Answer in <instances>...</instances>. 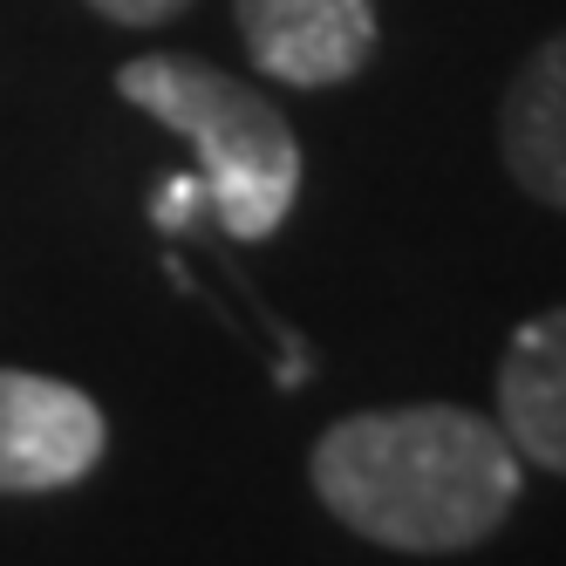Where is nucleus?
Here are the masks:
<instances>
[{"instance_id": "obj_1", "label": "nucleus", "mask_w": 566, "mask_h": 566, "mask_svg": "<svg viewBox=\"0 0 566 566\" xmlns=\"http://www.w3.org/2000/svg\"><path fill=\"white\" fill-rule=\"evenodd\" d=\"M314 492L348 533L389 553H464L492 539L518 499V451L458 402L361 410L321 430Z\"/></svg>"}, {"instance_id": "obj_2", "label": "nucleus", "mask_w": 566, "mask_h": 566, "mask_svg": "<svg viewBox=\"0 0 566 566\" xmlns=\"http://www.w3.org/2000/svg\"><path fill=\"white\" fill-rule=\"evenodd\" d=\"M116 96L191 144L206 198L232 239H273L287 226L301 198V144L253 83L191 55H137L116 69Z\"/></svg>"}, {"instance_id": "obj_3", "label": "nucleus", "mask_w": 566, "mask_h": 566, "mask_svg": "<svg viewBox=\"0 0 566 566\" xmlns=\"http://www.w3.org/2000/svg\"><path fill=\"white\" fill-rule=\"evenodd\" d=\"M103 410L62 376L0 369V492H62L103 464Z\"/></svg>"}, {"instance_id": "obj_4", "label": "nucleus", "mask_w": 566, "mask_h": 566, "mask_svg": "<svg viewBox=\"0 0 566 566\" xmlns=\"http://www.w3.org/2000/svg\"><path fill=\"white\" fill-rule=\"evenodd\" d=\"M260 75L287 90H335L376 55V0H232Z\"/></svg>"}, {"instance_id": "obj_5", "label": "nucleus", "mask_w": 566, "mask_h": 566, "mask_svg": "<svg viewBox=\"0 0 566 566\" xmlns=\"http://www.w3.org/2000/svg\"><path fill=\"white\" fill-rule=\"evenodd\" d=\"M499 430L539 471L566 478V307L533 314L499 361Z\"/></svg>"}, {"instance_id": "obj_6", "label": "nucleus", "mask_w": 566, "mask_h": 566, "mask_svg": "<svg viewBox=\"0 0 566 566\" xmlns=\"http://www.w3.org/2000/svg\"><path fill=\"white\" fill-rule=\"evenodd\" d=\"M499 144H505V171L539 206L566 212V28L539 42L512 75L499 109Z\"/></svg>"}, {"instance_id": "obj_7", "label": "nucleus", "mask_w": 566, "mask_h": 566, "mask_svg": "<svg viewBox=\"0 0 566 566\" xmlns=\"http://www.w3.org/2000/svg\"><path fill=\"white\" fill-rule=\"evenodd\" d=\"M90 8H96L103 21H116V28H157V21L185 14L191 0H90Z\"/></svg>"}, {"instance_id": "obj_8", "label": "nucleus", "mask_w": 566, "mask_h": 566, "mask_svg": "<svg viewBox=\"0 0 566 566\" xmlns=\"http://www.w3.org/2000/svg\"><path fill=\"white\" fill-rule=\"evenodd\" d=\"M191 206H206V178H171V185H157V226H185Z\"/></svg>"}]
</instances>
